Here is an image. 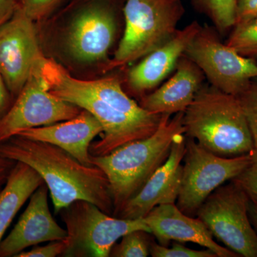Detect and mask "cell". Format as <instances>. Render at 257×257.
Here are the masks:
<instances>
[{
  "label": "cell",
  "instance_id": "obj_1",
  "mask_svg": "<svg viewBox=\"0 0 257 257\" xmlns=\"http://www.w3.org/2000/svg\"><path fill=\"white\" fill-rule=\"evenodd\" d=\"M124 0H68L36 24L44 55L74 76L107 74L111 50L124 22Z\"/></svg>",
  "mask_w": 257,
  "mask_h": 257
},
{
  "label": "cell",
  "instance_id": "obj_2",
  "mask_svg": "<svg viewBox=\"0 0 257 257\" xmlns=\"http://www.w3.org/2000/svg\"><path fill=\"white\" fill-rule=\"evenodd\" d=\"M38 66L51 94L89 111L102 126V137L89 147L92 156L148 138L160 126L163 114L150 112L132 99L119 74L79 78L45 55Z\"/></svg>",
  "mask_w": 257,
  "mask_h": 257
},
{
  "label": "cell",
  "instance_id": "obj_3",
  "mask_svg": "<svg viewBox=\"0 0 257 257\" xmlns=\"http://www.w3.org/2000/svg\"><path fill=\"white\" fill-rule=\"evenodd\" d=\"M0 155L30 166L48 187L56 214L82 199L113 216L114 206L105 174L96 166L83 165L60 147L16 135L0 143Z\"/></svg>",
  "mask_w": 257,
  "mask_h": 257
},
{
  "label": "cell",
  "instance_id": "obj_4",
  "mask_svg": "<svg viewBox=\"0 0 257 257\" xmlns=\"http://www.w3.org/2000/svg\"><path fill=\"white\" fill-rule=\"evenodd\" d=\"M163 114L155 133L132 142L104 156H92L93 165L99 167L109 181L116 216L125 204L143 188L150 177L167 160L176 135L184 134V112Z\"/></svg>",
  "mask_w": 257,
  "mask_h": 257
},
{
  "label": "cell",
  "instance_id": "obj_5",
  "mask_svg": "<svg viewBox=\"0 0 257 257\" xmlns=\"http://www.w3.org/2000/svg\"><path fill=\"white\" fill-rule=\"evenodd\" d=\"M184 135L218 156L247 155L254 148L251 130L236 96L202 86L184 111Z\"/></svg>",
  "mask_w": 257,
  "mask_h": 257
},
{
  "label": "cell",
  "instance_id": "obj_6",
  "mask_svg": "<svg viewBox=\"0 0 257 257\" xmlns=\"http://www.w3.org/2000/svg\"><path fill=\"white\" fill-rule=\"evenodd\" d=\"M184 13L182 0H124V29L107 74L141 60L170 40Z\"/></svg>",
  "mask_w": 257,
  "mask_h": 257
},
{
  "label": "cell",
  "instance_id": "obj_7",
  "mask_svg": "<svg viewBox=\"0 0 257 257\" xmlns=\"http://www.w3.org/2000/svg\"><path fill=\"white\" fill-rule=\"evenodd\" d=\"M67 230L63 256L108 257L124 234L135 230L150 233L143 218L121 219L104 212L88 201H74L58 213Z\"/></svg>",
  "mask_w": 257,
  "mask_h": 257
},
{
  "label": "cell",
  "instance_id": "obj_8",
  "mask_svg": "<svg viewBox=\"0 0 257 257\" xmlns=\"http://www.w3.org/2000/svg\"><path fill=\"white\" fill-rule=\"evenodd\" d=\"M249 201L247 193L231 180L211 193L196 216L226 248L239 256L257 257V233L248 215Z\"/></svg>",
  "mask_w": 257,
  "mask_h": 257
},
{
  "label": "cell",
  "instance_id": "obj_9",
  "mask_svg": "<svg viewBox=\"0 0 257 257\" xmlns=\"http://www.w3.org/2000/svg\"><path fill=\"white\" fill-rule=\"evenodd\" d=\"M182 182L177 206L182 212L196 216L199 207L218 187L233 180L251 166L249 155L218 156L186 137Z\"/></svg>",
  "mask_w": 257,
  "mask_h": 257
},
{
  "label": "cell",
  "instance_id": "obj_10",
  "mask_svg": "<svg viewBox=\"0 0 257 257\" xmlns=\"http://www.w3.org/2000/svg\"><path fill=\"white\" fill-rule=\"evenodd\" d=\"M213 26H202L184 55L202 71L210 85L237 96L257 77V61L240 55L221 41Z\"/></svg>",
  "mask_w": 257,
  "mask_h": 257
},
{
  "label": "cell",
  "instance_id": "obj_11",
  "mask_svg": "<svg viewBox=\"0 0 257 257\" xmlns=\"http://www.w3.org/2000/svg\"><path fill=\"white\" fill-rule=\"evenodd\" d=\"M39 61L10 110L0 120V143L29 128L72 119L83 110L51 94L40 74Z\"/></svg>",
  "mask_w": 257,
  "mask_h": 257
},
{
  "label": "cell",
  "instance_id": "obj_12",
  "mask_svg": "<svg viewBox=\"0 0 257 257\" xmlns=\"http://www.w3.org/2000/svg\"><path fill=\"white\" fill-rule=\"evenodd\" d=\"M42 56L36 24L17 6L0 26V72L15 99Z\"/></svg>",
  "mask_w": 257,
  "mask_h": 257
},
{
  "label": "cell",
  "instance_id": "obj_13",
  "mask_svg": "<svg viewBox=\"0 0 257 257\" xmlns=\"http://www.w3.org/2000/svg\"><path fill=\"white\" fill-rule=\"evenodd\" d=\"M186 136L176 135L167 160L159 167L141 190L126 204L116 217L126 219L144 218L157 206L176 204L182 182Z\"/></svg>",
  "mask_w": 257,
  "mask_h": 257
},
{
  "label": "cell",
  "instance_id": "obj_14",
  "mask_svg": "<svg viewBox=\"0 0 257 257\" xmlns=\"http://www.w3.org/2000/svg\"><path fill=\"white\" fill-rule=\"evenodd\" d=\"M201 28L197 21L192 22L128 69L123 78V85L128 95L141 99L160 85L175 70L179 59Z\"/></svg>",
  "mask_w": 257,
  "mask_h": 257
},
{
  "label": "cell",
  "instance_id": "obj_15",
  "mask_svg": "<svg viewBox=\"0 0 257 257\" xmlns=\"http://www.w3.org/2000/svg\"><path fill=\"white\" fill-rule=\"evenodd\" d=\"M48 193L44 183L32 194L18 223L0 242V257H16L30 246L66 239L67 230L51 214Z\"/></svg>",
  "mask_w": 257,
  "mask_h": 257
},
{
  "label": "cell",
  "instance_id": "obj_16",
  "mask_svg": "<svg viewBox=\"0 0 257 257\" xmlns=\"http://www.w3.org/2000/svg\"><path fill=\"white\" fill-rule=\"evenodd\" d=\"M162 246H168L171 241L197 243L209 248L218 257H238L234 251L221 246L202 220L182 212L176 204L157 206L143 218Z\"/></svg>",
  "mask_w": 257,
  "mask_h": 257
},
{
  "label": "cell",
  "instance_id": "obj_17",
  "mask_svg": "<svg viewBox=\"0 0 257 257\" xmlns=\"http://www.w3.org/2000/svg\"><path fill=\"white\" fill-rule=\"evenodd\" d=\"M102 133L99 121L89 111L83 109L72 119L29 128L18 135L52 144L68 152L83 165L92 166L89 147L94 138Z\"/></svg>",
  "mask_w": 257,
  "mask_h": 257
},
{
  "label": "cell",
  "instance_id": "obj_18",
  "mask_svg": "<svg viewBox=\"0 0 257 257\" xmlns=\"http://www.w3.org/2000/svg\"><path fill=\"white\" fill-rule=\"evenodd\" d=\"M175 73L156 90L140 99L144 109L157 114L184 112L194 100L205 76L193 61L184 55L176 66Z\"/></svg>",
  "mask_w": 257,
  "mask_h": 257
},
{
  "label": "cell",
  "instance_id": "obj_19",
  "mask_svg": "<svg viewBox=\"0 0 257 257\" xmlns=\"http://www.w3.org/2000/svg\"><path fill=\"white\" fill-rule=\"evenodd\" d=\"M44 183L37 171L27 164L16 162L4 187L0 189V242L18 211Z\"/></svg>",
  "mask_w": 257,
  "mask_h": 257
},
{
  "label": "cell",
  "instance_id": "obj_20",
  "mask_svg": "<svg viewBox=\"0 0 257 257\" xmlns=\"http://www.w3.org/2000/svg\"><path fill=\"white\" fill-rule=\"evenodd\" d=\"M193 7L211 20L220 35L232 30L236 20V0H191Z\"/></svg>",
  "mask_w": 257,
  "mask_h": 257
},
{
  "label": "cell",
  "instance_id": "obj_21",
  "mask_svg": "<svg viewBox=\"0 0 257 257\" xmlns=\"http://www.w3.org/2000/svg\"><path fill=\"white\" fill-rule=\"evenodd\" d=\"M225 44L240 55L257 61V17L235 25Z\"/></svg>",
  "mask_w": 257,
  "mask_h": 257
},
{
  "label": "cell",
  "instance_id": "obj_22",
  "mask_svg": "<svg viewBox=\"0 0 257 257\" xmlns=\"http://www.w3.org/2000/svg\"><path fill=\"white\" fill-rule=\"evenodd\" d=\"M150 233L135 230L121 236V241L111 248V257H146L150 255Z\"/></svg>",
  "mask_w": 257,
  "mask_h": 257
},
{
  "label": "cell",
  "instance_id": "obj_23",
  "mask_svg": "<svg viewBox=\"0 0 257 257\" xmlns=\"http://www.w3.org/2000/svg\"><path fill=\"white\" fill-rule=\"evenodd\" d=\"M17 6L35 23L45 21L68 0H16Z\"/></svg>",
  "mask_w": 257,
  "mask_h": 257
},
{
  "label": "cell",
  "instance_id": "obj_24",
  "mask_svg": "<svg viewBox=\"0 0 257 257\" xmlns=\"http://www.w3.org/2000/svg\"><path fill=\"white\" fill-rule=\"evenodd\" d=\"M236 97L247 120L254 148H257V77Z\"/></svg>",
  "mask_w": 257,
  "mask_h": 257
},
{
  "label": "cell",
  "instance_id": "obj_25",
  "mask_svg": "<svg viewBox=\"0 0 257 257\" xmlns=\"http://www.w3.org/2000/svg\"><path fill=\"white\" fill-rule=\"evenodd\" d=\"M150 251V255L153 257H218L209 248L194 250L179 242H175L171 247H168L152 241Z\"/></svg>",
  "mask_w": 257,
  "mask_h": 257
},
{
  "label": "cell",
  "instance_id": "obj_26",
  "mask_svg": "<svg viewBox=\"0 0 257 257\" xmlns=\"http://www.w3.org/2000/svg\"><path fill=\"white\" fill-rule=\"evenodd\" d=\"M67 249L66 240L50 241L45 246H32L31 249L25 250L16 257H55L63 256Z\"/></svg>",
  "mask_w": 257,
  "mask_h": 257
},
{
  "label": "cell",
  "instance_id": "obj_27",
  "mask_svg": "<svg viewBox=\"0 0 257 257\" xmlns=\"http://www.w3.org/2000/svg\"><path fill=\"white\" fill-rule=\"evenodd\" d=\"M245 191L251 199L257 200V168L252 166L233 179Z\"/></svg>",
  "mask_w": 257,
  "mask_h": 257
},
{
  "label": "cell",
  "instance_id": "obj_28",
  "mask_svg": "<svg viewBox=\"0 0 257 257\" xmlns=\"http://www.w3.org/2000/svg\"><path fill=\"white\" fill-rule=\"evenodd\" d=\"M257 17V0H236V24L244 23Z\"/></svg>",
  "mask_w": 257,
  "mask_h": 257
},
{
  "label": "cell",
  "instance_id": "obj_29",
  "mask_svg": "<svg viewBox=\"0 0 257 257\" xmlns=\"http://www.w3.org/2000/svg\"><path fill=\"white\" fill-rule=\"evenodd\" d=\"M14 101L15 99L8 90L3 75L0 72V120L10 110Z\"/></svg>",
  "mask_w": 257,
  "mask_h": 257
},
{
  "label": "cell",
  "instance_id": "obj_30",
  "mask_svg": "<svg viewBox=\"0 0 257 257\" xmlns=\"http://www.w3.org/2000/svg\"><path fill=\"white\" fill-rule=\"evenodd\" d=\"M16 8V0H0V26L11 18Z\"/></svg>",
  "mask_w": 257,
  "mask_h": 257
},
{
  "label": "cell",
  "instance_id": "obj_31",
  "mask_svg": "<svg viewBox=\"0 0 257 257\" xmlns=\"http://www.w3.org/2000/svg\"><path fill=\"white\" fill-rule=\"evenodd\" d=\"M16 162L0 155V189L4 187Z\"/></svg>",
  "mask_w": 257,
  "mask_h": 257
},
{
  "label": "cell",
  "instance_id": "obj_32",
  "mask_svg": "<svg viewBox=\"0 0 257 257\" xmlns=\"http://www.w3.org/2000/svg\"><path fill=\"white\" fill-rule=\"evenodd\" d=\"M248 215L251 224L257 233V200L251 198L248 204Z\"/></svg>",
  "mask_w": 257,
  "mask_h": 257
},
{
  "label": "cell",
  "instance_id": "obj_33",
  "mask_svg": "<svg viewBox=\"0 0 257 257\" xmlns=\"http://www.w3.org/2000/svg\"><path fill=\"white\" fill-rule=\"evenodd\" d=\"M248 155L251 157V166L257 168V148H253Z\"/></svg>",
  "mask_w": 257,
  "mask_h": 257
}]
</instances>
